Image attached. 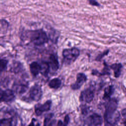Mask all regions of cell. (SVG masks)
<instances>
[{
  "instance_id": "obj_28",
  "label": "cell",
  "mask_w": 126,
  "mask_h": 126,
  "mask_svg": "<svg viewBox=\"0 0 126 126\" xmlns=\"http://www.w3.org/2000/svg\"><path fill=\"white\" fill-rule=\"evenodd\" d=\"M57 126H63V122L61 120H59L58 122L57 123Z\"/></svg>"
},
{
  "instance_id": "obj_1",
  "label": "cell",
  "mask_w": 126,
  "mask_h": 126,
  "mask_svg": "<svg viewBox=\"0 0 126 126\" xmlns=\"http://www.w3.org/2000/svg\"><path fill=\"white\" fill-rule=\"evenodd\" d=\"M117 106L118 101L115 98L109 99L106 105L104 114L105 125H116L120 121V114L117 110Z\"/></svg>"
},
{
  "instance_id": "obj_20",
  "label": "cell",
  "mask_w": 126,
  "mask_h": 126,
  "mask_svg": "<svg viewBox=\"0 0 126 126\" xmlns=\"http://www.w3.org/2000/svg\"><path fill=\"white\" fill-rule=\"evenodd\" d=\"M54 116V114L53 113H49L44 118V126H50V124L51 123V121L52 118Z\"/></svg>"
},
{
  "instance_id": "obj_27",
  "label": "cell",
  "mask_w": 126,
  "mask_h": 126,
  "mask_svg": "<svg viewBox=\"0 0 126 126\" xmlns=\"http://www.w3.org/2000/svg\"><path fill=\"white\" fill-rule=\"evenodd\" d=\"M122 116L126 119V108L123 109L122 111Z\"/></svg>"
},
{
  "instance_id": "obj_4",
  "label": "cell",
  "mask_w": 126,
  "mask_h": 126,
  "mask_svg": "<svg viewBox=\"0 0 126 126\" xmlns=\"http://www.w3.org/2000/svg\"><path fill=\"white\" fill-rule=\"evenodd\" d=\"M43 95V91L41 86L35 84L31 87L29 90V96L32 101H38L41 99Z\"/></svg>"
},
{
  "instance_id": "obj_23",
  "label": "cell",
  "mask_w": 126,
  "mask_h": 126,
  "mask_svg": "<svg viewBox=\"0 0 126 126\" xmlns=\"http://www.w3.org/2000/svg\"><path fill=\"white\" fill-rule=\"evenodd\" d=\"M109 53V50H107L104 51L103 53H101V54L98 55L97 57L95 59V61H100L101 59L106 55H107Z\"/></svg>"
},
{
  "instance_id": "obj_12",
  "label": "cell",
  "mask_w": 126,
  "mask_h": 126,
  "mask_svg": "<svg viewBox=\"0 0 126 126\" xmlns=\"http://www.w3.org/2000/svg\"><path fill=\"white\" fill-rule=\"evenodd\" d=\"M41 67L40 63L37 62H32L30 64V70L33 77H36L40 73Z\"/></svg>"
},
{
  "instance_id": "obj_9",
  "label": "cell",
  "mask_w": 126,
  "mask_h": 126,
  "mask_svg": "<svg viewBox=\"0 0 126 126\" xmlns=\"http://www.w3.org/2000/svg\"><path fill=\"white\" fill-rule=\"evenodd\" d=\"M102 123V117L97 113H93L90 115L85 121V124L88 126H101Z\"/></svg>"
},
{
  "instance_id": "obj_21",
  "label": "cell",
  "mask_w": 126,
  "mask_h": 126,
  "mask_svg": "<svg viewBox=\"0 0 126 126\" xmlns=\"http://www.w3.org/2000/svg\"><path fill=\"white\" fill-rule=\"evenodd\" d=\"M104 66L102 70V72L101 73H100V75H109L110 74V66H109L105 62H104Z\"/></svg>"
},
{
  "instance_id": "obj_11",
  "label": "cell",
  "mask_w": 126,
  "mask_h": 126,
  "mask_svg": "<svg viewBox=\"0 0 126 126\" xmlns=\"http://www.w3.org/2000/svg\"><path fill=\"white\" fill-rule=\"evenodd\" d=\"M48 63L50 69L53 71H57L59 68V62L57 56L52 54L49 56Z\"/></svg>"
},
{
  "instance_id": "obj_17",
  "label": "cell",
  "mask_w": 126,
  "mask_h": 126,
  "mask_svg": "<svg viewBox=\"0 0 126 126\" xmlns=\"http://www.w3.org/2000/svg\"><path fill=\"white\" fill-rule=\"evenodd\" d=\"M23 69V65L19 62H15L13 63L12 66H11L10 70L11 72L17 74L19 73Z\"/></svg>"
},
{
  "instance_id": "obj_18",
  "label": "cell",
  "mask_w": 126,
  "mask_h": 126,
  "mask_svg": "<svg viewBox=\"0 0 126 126\" xmlns=\"http://www.w3.org/2000/svg\"><path fill=\"white\" fill-rule=\"evenodd\" d=\"M14 122V119L12 117L9 118H3L1 119L0 121V126H12L13 123Z\"/></svg>"
},
{
  "instance_id": "obj_2",
  "label": "cell",
  "mask_w": 126,
  "mask_h": 126,
  "mask_svg": "<svg viewBox=\"0 0 126 126\" xmlns=\"http://www.w3.org/2000/svg\"><path fill=\"white\" fill-rule=\"evenodd\" d=\"M30 41L35 46H41L48 42L49 38L43 29H37L29 31Z\"/></svg>"
},
{
  "instance_id": "obj_5",
  "label": "cell",
  "mask_w": 126,
  "mask_h": 126,
  "mask_svg": "<svg viewBox=\"0 0 126 126\" xmlns=\"http://www.w3.org/2000/svg\"><path fill=\"white\" fill-rule=\"evenodd\" d=\"M94 96V90L92 87H89L82 91L79 96V101L89 103L91 102Z\"/></svg>"
},
{
  "instance_id": "obj_16",
  "label": "cell",
  "mask_w": 126,
  "mask_h": 126,
  "mask_svg": "<svg viewBox=\"0 0 126 126\" xmlns=\"http://www.w3.org/2000/svg\"><path fill=\"white\" fill-rule=\"evenodd\" d=\"M114 92V88L112 85H110L104 89L103 96V99H109Z\"/></svg>"
},
{
  "instance_id": "obj_13",
  "label": "cell",
  "mask_w": 126,
  "mask_h": 126,
  "mask_svg": "<svg viewBox=\"0 0 126 126\" xmlns=\"http://www.w3.org/2000/svg\"><path fill=\"white\" fill-rule=\"evenodd\" d=\"M62 85V80L58 77L54 78L51 80L48 83L49 87L51 89H58Z\"/></svg>"
},
{
  "instance_id": "obj_25",
  "label": "cell",
  "mask_w": 126,
  "mask_h": 126,
  "mask_svg": "<svg viewBox=\"0 0 126 126\" xmlns=\"http://www.w3.org/2000/svg\"><path fill=\"white\" fill-rule=\"evenodd\" d=\"M70 121V118L68 114L66 115L64 118L63 120V126H67L68 125Z\"/></svg>"
},
{
  "instance_id": "obj_26",
  "label": "cell",
  "mask_w": 126,
  "mask_h": 126,
  "mask_svg": "<svg viewBox=\"0 0 126 126\" xmlns=\"http://www.w3.org/2000/svg\"><path fill=\"white\" fill-rule=\"evenodd\" d=\"M89 3L93 6H100V4L96 1V0H89Z\"/></svg>"
},
{
  "instance_id": "obj_24",
  "label": "cell",
  "mask_w": 126,
  "mask_h": 126,
  "mask_svg": "<svg viewBox=\"0 0 126 126\" xmlns=\"http://www.w3.org/2000/svg\"><path fill=\"white\" fill-rule=\"evenodd\" d=\"M81 111L83 115H87L89 112V108L86 105H83L81 106Z\"/></svg>"
},
{
  "instance_id": "obj_22",
  "label": "cell",
  "mask_w": 126,
  "mask_h": 126,
  "mask_svg": "<svg viewBox=\"0 0 126 126\" xmlns=\"http://www.w3.org/2000/svg\"><path fill=\"white\" fill-rule=\"evenodd\" d=\"M1 25V31L3 29V31L6 30L9 26L8 22L5 19H1L0 21Z\"/></svg>"
},
{
  "instance_id": "obj_8",
  "label": "cell",
  "mask_w": 126,
  "mask_h": 126,
  "mask_svg": "<svg viewBox=\"0 0 126 126\" xmlns=\"http://www.w3.org/2000/svg\"><path fill=\"white\" fill-rule=\"evenodd\" d=\"M87 76L84 73H78L76 75L75 82L71 84L70 88L73 90H78L81 88L83 85L87 81Z\"/></svg>"
},
{
  "instance_id": "obj_3",
  "label": "cell",
  "mask_w": 126,
  "mask_h": 126,
  "mask_svg": "<svg viewBox=\"0 0 126 126\" xmlns=\"http://www.w3.org/2000/svg\"><path fill=\"white\" fill-rule=\"evenodd\" d=\"M80 50L77 47L66 48L63 50V63L69 65L74 63L80 55Z\"/></svg>"
},
{
  "instance_id": "obj_14",
  "label": "cell",
  "mask_w": 126,
  "mask_h": 126,
  "mask_svg": "<svg viewBox=\"0 0 126 126\" xmlns=\"http://www.w3.org/2000/svg\"><path fill=\"white\" fill-rule=\"evenodd\" d=\"M40 63L41 67L40 73L44 76L47 77L48 75L50 70V68L48 62H47L45 61H42Z\"/></svg>"
},
{
  "instance_id": "obj_15",
  "label": "cell",
  "mask_w": 126,
  "mask_h": 126,
  "mask_svg": "<svg viewBox=\"0 0 126 126\" xmlns=\"http://www.w3.org/2000/svg\"><path fill=\"white\" fill-rule=\"evenodd\" d=\"M110 68L114 71V76L115 77L118 78L120 76L121 72V69L122 68V65L120 63H115L111 64L110 66Z\"/></svg>"
},
{
  "instance_id": "obj_19",
  "label": "cell",
  "mask_w": 126,
  "mask_h": 126,
  "mask_svg": "<svg viewBox=\"0 0 126 126\" xmlns=\"http://www.w3.org/2000/svg\"><path fill=\"white\" fill-rule=\"evenodd\" d=\"M8 63V61L5 59H1L0 61V72L2 73L3 71H4L7 66V64Z\"/></svg>"
},
{
  "instance_id": "obj_7",
  "label": "cell",
  "mask_w": 126,
  "mask_h": 126,
  "mask_svg": "<svg viewBox=\"0 0 126 126\" xmlns=\"http://www.w3.org/2000/svg\"><path fill=\"white\" fill-rule=\"evenodd\" d=\"M0 101L4 102H10L15 99V92L11 89H7L4 90H0Z\"/></svg>"
},
{
  "instance_id": "obj_6",
  "label": "cell",
  "mask_w": 126,
  "mask_h": 126,
  "mask_svg": "<svg viewBox=\"0 0 126 126\" xmlns=\"http://www.w3.org/2000/svg\"><path fill=\"white\" fill-rule=\"evenodd\" d=\"M52 101L51 100H47L43 104L37 103L34 106V112L36 116H41L43 113L50 110Z\"/></svg>"
},
{
  "instance_id": "obj_10",
  "label": "cell",
  "mask_w": 126,
  "mask_h": 126,
  "mask_svg": "<svg viewBox=\"0 0 126 126\" xmlns=\"http://www.w3.org/2000/svg\"><path fill=\"white\" fill-rule=\"evenodd\" d=\"M29 88V83L25 80H18L15 82L13 89L15 93L22 94L25 93Z\"/></svg>"
}]
</instances>
